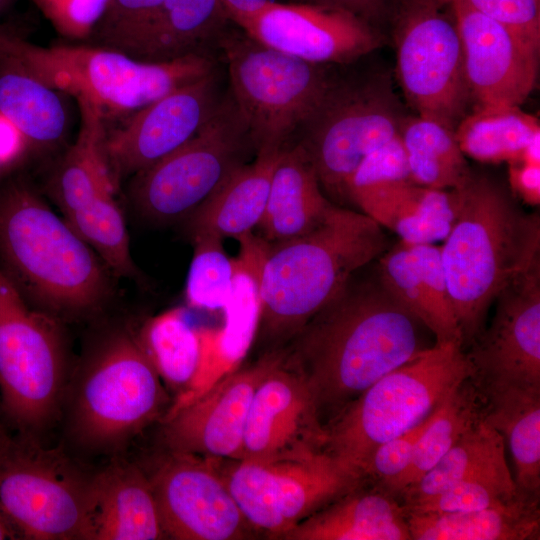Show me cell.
<instances>
[{
    "label": "cell",
    "instance_id": "484cf974",
    "mask_svg": "<svg viewBox=\"0 0 540 540\" xmlns=\"http://www.w3.org/2000/svg\"><path fill=\"white\" fill-rule=\"evenodd\" d=\"M349 202L408 244L444 240L456 218L459 189H435L398 181L350 195Z\"/></svg>",
    "mask_w": 540,
    "mask_h": 540
},
{
    "label": "cell",
    "instance_id": "b9f144b4",
    "mask_svg": "<svg viewBox=\"0 0 540 540\" xmlns=\"http://www.w3.org/2000/svg\"><path fill=\"white\" fill-rule=\"evenodd\" d=\"M406 244L410 249L426 295L441 325L444 342L462 344L442 265L440 247L429 243Z\"/></svg>",
    "mask_w": 540,
    "mask_h": 540
},
{
    "label": "cell",
    "instance_id": "681fc988",
    "mask_svg": "<svg viewBox=\"0 0 540 540\" xmlns=\"http://www.w3.org/2000/svg\"><path fill=\"white\" fill-rule=\"evenodd\" d=\"M347 10L374 27L384 13L386 0H313Z\"/></svg>",
    "mask_w": 540,
    "mask_h": 540
},
{
    "label": "cell",
    "instance_id": "ab89813d",
    "mask_svg": "<svg viewBox=\"0 0 540 540\" xmlns=\"http://www.w3.org/2000/svg\"><path fill=\"white\" fill-rule=\"evenodd\" d=\"M190 236L193 256L185 284L187 304L205 311L222 310L232 288L233 257L227 255L224 239L216 234Z\"/></svg>",
    "mask_w": 540,
    "mask_h": 540
},
{
    "label": "cell",
    "instance_id": "4fadbf2b",
    "mask_svg": "<svg viewBox=\"0 0 540 540\" xmlns=\"http://www.w3.org/2000/svg\"><path fill=\"white\" fill-rule=\"evenodd\" d=\"M220 470L250 525L268 539L301 521L365 480L327 452L273 460H231Z\"/></svg>",
    "mask_w": 540,
    "mask_h": 540
},
{
    "label": "cell",
    "instance_id": "ffe728a7",
    "mask_svg": "<svg viewBox=\"0 0 540 540\" xmlns=\"http://www.w3.org/2000/svg\"><path fill=\"white\" fill-rule=\"evenodd\" d=\"M475 107L520 106L536 85L539 47L458 2H451Z\"/></svg>",
    "mask_w": 540,
    "mask_h": 540
},
{
    "label": "cell",
    "instance_id": "d590c367",
    "mask_svg": "<svg viewBox=\"0 0 540 540\" xmlns=\"http://www.w3.org/2000/svg\"><path fill=\"white\" fill-rule=\"evenodd\" d=\"M484 416V398L471 377H468L445 399L419 438L410 465L389 492L398 498Z\"/></svg>",
    "mask_w": 540,
    "mask_h": 540
},
{
    "label": "cell",
    "instance_id": "f35d334b",
    "mask_svg": "<svg viewBox=\"0 0 540 540\" xmlns=\"http://www.w3.org/2000/svg\"><path fill=\"white\" fill-rule=\"evenodd\" d=\"M521 493L506 460L477 471L441 493L404 506L406 513H456L504 504Z\"/></svg>",
    "mask_w": 540,
    "mask_h": 540
},
{
    "label": "cell",
    "instance_id": "11a10c76",
    "mask_svg": "<svg viewBox=\"0 0 540 540\" xmlns=\"http://www.w3.org/2000/svg\"><path fill=\"white\" fill-rule=\"evenodd\" d=\"M16 539L14 533L0 516V540Z\"/></svg>",
    "mask_w": 540,
    "mask_h": 540
},
{
    "label": "cell",
    "instance_id": "9c48e42d",
    "mask_svg": "<svg viewBox=\"0 0 540 540\" xmlns=\"http://www.w3.org/2000/svg\"><path fill=\"white\" fill-rule=\"evenodd\" d=\"M68 375L60 319L31 306L0 270V402L9 426L37 437L54 424Z\"/></svg>",
    "mask_w": 540,
    "mask_h": 540
},
{
    "label": "cell",
    "instance_id": "f5cc1de1",
    "mask_svg": "<svg viewBox=\"0 0 540 540\" xmlns=\"http://www.w3.org/2000/svg\"><path fill=\"white\" fill-rule=\"evenodd\" d=\"M519 161L532 165H540V132L534 135L527 143Z\"/></svg>",
    "mask_w": 540,
    "mask_h": 540
},
{
    "label": "cell",
    "instance_id": "1f68e13d",
    "mask_svg": "<svg viewBox=\"0 0 540 540\" xmlns=\"http://www.w3.org/2000/svg\"><path fill=\"white\" fill-rule=\"evenodd\" d=\"M80 129L50 183L53 199L66 216L87 205L99 194L116 187L110 177L103 145L105 116L96 106L77 100Z\"/></svg>",
    "mask_w": 540,
    "mask_h": 540
},
{
    "label": "cell",
    "instance_id": "603a6c76",
    "mask_svg": "<svg viewBox=\"0 0 540 540\" xmlns=\"http://www.w3.org/2000/svg\"><path fill=\"white\" fill-rule=\"evenodd\" d=\"M236 240L239 251L233 257L232 288L222 309V327H201L203 390L243 363L257 335L261 315V274L270 243L253 231Z\"/></svg>",
    "mask_w": 540,
    "mask_h": 540
},
{
    "label": "cell",
    "instance_id": "60d3db41",
    "mask_svg": "<svg viewBox=\"0 0 540 540\" xmlns=\"http://www.w3.org/2000/svg\"><path fill=\"white\" fill-rule=\"evenodd\" d=\"M382 285L435 336L444 343L443 331L426 295L408 245L402 241L378 258Z\"/></svg>",
    "mask_w": 540,
    "mask_h": 540
},
{
    "label": "cell",
    "instance_id": "e0dca14e",
    "mask_svg": "<svg viewBox=\"0 0 540 540\" xmlns=\"http://www.w3.org/2000/svg\"><path fill=\"white\" fill-rule=\"evenodd\" d=\"M280 356V351L260 354L191 400L171 407L163 418L168 451L216 462L240 460L251 400Z\"/></svg>",
    "mask_w": 540,
    "mask_h": 540
},
{
    "label": "cell",
    "instance_id": "836d02e7",
    "mask_svg": "<svg viewBox=\"0 0 540 540\" xmlns=\"http://www.w3.org/2000/svg\"><path fill=\"white\" fill-rule=\"evenodd\" d=\"M411 180L435 189H459L473 172L448 127L421 116L406 117L399 129Z\"/></svg>",
    "mask_w": 540,
    "mask_h": 540
},
{
    "label": "cell",
    "instance_id": "ac0fdd59",
    "mask_svg": "<svg viewBox=\"0 0 540 540\" xmlns=\"http://www.w3.org/2000/svg\"><path fill=\"white\" fill-rule=\"evenodd\" d=\"M489 328L465 349L478 388H540V258L495 299Z\"/></svg>",
    "mask_w": 540,
    "mask_h": 540
},
{
    "label": "cell",
    "instance_id": "c3c4849f",
    "mask_svg": "<svg viewBox=\"0 0 540 540\" xmlns=\"http://www.w3.org/2000/svg\"><path fill=\"white\" fill-rule=\"evenodd\" d=\"M508 180L511 191L524 203L531 206L540 204V165L522 161L508 163Z\"/></svg>",
    "mask_w": 540,
    "mask_h": 540
},
{
    "label": "cell",
    "instance_id": "5b68a950",
    "mask_svg": "<svg viewBox=\"0 0 540 540\" xmlns=\"http://www.w3.org/2000/svg\"><path fill=\"white\" fill-rule=\"evenodd\" d=\"M169 394L136 335L101 338L69 377L63 411L72 440L85 450L114 453L168 412Z\"/></svg>",
    "mask_w": 540,
    "mask_h": 540
},
{
    "label": "cell",
    "instance_id": "e575fe53",
    "mask_svg": "<svg viewBox=\"0 0 540 540\" xmlns=\"http://www.w3.org/2000/svg\"><path fill=\"white\" fill-rule=\"evenodd\" d=\"M454 132L464 155L485 163H509L520 159L527 143L540 132V124L520 106L474 107Z\"/></svg>",
    "mask_w": 540,
    "mask_h": 540
},
{
    "label": "cell",
    "instance_id": "7402d4cb",
    "mask_svg": "<svg viewBox=\"0 0 540 540\" xmlns=\"http://www.w3.org/2000/svg\"><path fill=\"white\" fill-rule=\"evenodd\" d=\"M233 24L221 0H164L106 47L144 62L190 55L219 59L221 41Z\"/></svg>",
    "mask_w": 540,
    "mask_h": 540
},
{
    "label": "cell",
    "instance_id": "7bdbcfd3",
    "mask_svg": "<svg viewBox=\"0 0 540 540\" xmlns=\"http://www.w3.org/2000/svg\"><path fill=\"white\" fill-rule=\"evenodd\" d=\"M437 411L407 432L379 444L363 465L362 478L389 491L410 465L416 444Z\"/></svg>",
    "mask_w": 540,
    "mask_h": 540
},
{
    "label": "cell",
    "instance_id": "5bb4252c",
    "mask_svg": "<svg viewBox=\"0 0 540 540\" xmlns=\"http://www.w3.org/2000/svg\"><path fill=\"white\" fill-rule=\"evenodd\" d=\"M440 10L402 5L395 29L396 74L418 116L455 131L471 97L456 21Z\"/></svg>",
    "mask_w": 540,
    "mask_h": 540
},
{
    "label": "cell",
    "instance_id": "44dd1931",
    "mask_svg": "<svg viewBox=\"0 0 540 540\" xmlns=\"http://www.w3.org/2000/svg\"><path fill=\"white\" fill-rule=\"evenodd\" d=\"M281 352V351H280ZM326 429L303 379L279 360L251 400L242 458L273 460L323 451Z\"/></svg>",
    "mask_w": 540,
    "mask_h": 540
},
{
    "label": "cell",
    "instance_id": "9f6ffc18",
    "mask_svg": "<svg viewBox=\"0 0 540 540\" xmlns=\"http://www.w3.org/2000/svg\"><path fill=\"white\" fill-rule=\"evenodd\" d=\"M15 0H0V17L11 7Z\"/></svg>",
    "mask_w": 540,
    "mask_h": 540
},
{
    "label": "cell",
    "instance_id": "9a60e30c",
    "mask_svg": "<svg viewBox=\"0 0 540 540\" xmlns=\"http://www.w3.org/2000/svg\"><path fill=\"white\" fill-rule=\"evenodd\" d=\"M227 87L225 69L219 64L106 131L103 150L115 187L191 139L217 111Z\"/></svg>",
    "mask_w": 540,
    "mask_h": 540
},
{
    "label": "cell",
    "instance_id": "6da1fadb",
    "mask_svg": "<svg viewBox=\"0 0 540 540\" xmlns=\"http://www.w3.org/2000/svg\"><path fill=\"white\" fill-rule=\"evenodd\" d=\"M424 326L376 281H356L279 351L305 382L324 427L368 387L422 350Z\"/></svg>",
    "mask_w": 540,
    "mask_h": 540
},
{
    "label": "cell",
    "instance_id": "f546056e",
    "mask_svg": "<svg viewBox=\"0 0 540 540\" xmlns=\"http://www.w3.org/2000/svg\"><path fill=\"white\" fill-rule=\"evenodd\" d=\"M540 497L523 494L490 508L406 513L411 540H531L540 537Z\"/></svg>",
    "mask_w": 540,
    "mask_h": 540
},
{
    "label": "cell",
    "instance_id": "3957f363",
    "mask_svg": "<svg viewBox=\"0 0 540 540\" xmlns=\"http://www.w3.org/2000/svg\"><path fill=\"white\" fill-rule=\"evenodd\" d=\"M454 223L440 247L465 350L484 330L499 293L540 258V217L524 212L485 175L461 188Z\"/></svg>",
    "mask_w": 540,
    "mask_h": 540
},
{
    "label": "cell",
    "instance_id": "ba28073f",
    "mask_svg": "<svg viewBox=\"0 0 540 540\" xmlns=\"http://www.w3.org/2000/svg\"><path fill=\"white\" fill-rule=\"evenodd\" d=\"M219 59L256 153L292 144L337 76L331 65L309 63L267 47L235 24L221 41Z\"/></svg>",
    "mask_w": 540,
    "mask_h": 540
},
{
    "label": "cell",
    "instance_id": "f6af8a7d",
    "mask_svg": "<svg viewBox=\"0 0 540 540\" xmlns=\"http://www.w3.org/2000/svg\"><path fill=\"white\" fill-rule=\"evenodd\" d=\"M407 180L412 181L405 150L398 133L368 154L356 168L347 183L348 202L350 195L355 192Z\"/></svg>",
    "mask_w": 540,
    "mask_h": 540
},
{
    "label": "cell",
    "instance_id": "8fae6325",
    "mask_svg": "<svg viewBox=\"0 0 540 540\" xmlns=\"http://www.w3.org/2000/svg\"><path fill=\"white\" fill-rule=\"evenodd\" d=\"M404 118L387 73L337 75L293 143L307 152L325 195L344 204L356 168L399 133Z\"/></svg>",
    "mask_w": 540,
    "mask_h": 540
},
{
    "label": "cell",
    "instance_id": "7c38bea8",
    "mask_svg": "<svg viewBox=\"0 0 540 540\" xmlns=\"http://www.w3.org/2000/svg\"><path fill=\"white\" fill-rule=\"evenodd\" d=\"M255 155L248 125L227 87L217 111L191 139L131 177L130 199L153 222L186 219Z\"/></svg>",
    "mask_w": 540,
    "mask_h": 540
},
{
    "label": "cell",
    "instance_id": "2e32d148",
    "mask_svg": "<svg viewBox=\"0 0 540 540\" xmlns=\"http://www.w3.org/2000/svg\"><path fill=\"white\" fill-rule=\"evenodd\" d=\"M148 477L167 539L255 536L257 531L240 510L216 461L168 451Z\"/></svg>",
    "mask_w": 540,
    "mask_h": 540
},
{
    "label": "cell",
    "instance_id": "7a4b0ae2",
    "mask_svg": "<svg viewBox=\"0 0 540 540\" xmlns=\"http://www.w3.org/2000/svg\"><path fill=\"white\" fill-rule=\"evenodd\" d=\"M382 227L335 205L311 231L270 243L261 274V315L254 344L281 350L356 274L386 251Z\"/></svg>",
    "mask_w": 540,
    "mask_h": 540
},
{
    "label": "cell",
    "instance_id": "d4e9b609",
    "mask_svg": "<svg viewBox=\"0 0 540 540\" xmlns=\"http://www.w3.org/2000/svg\"><path fill=\"white\" fill-rule=\"evenodd\" d=\"M275 540H411V536L402 502L364 481Z\"/></svg>",
    "mask_w": 540,
    "mask_h": 540
},
{
    "label": "cell",
    "instance_id": "f1b7e54d",
    "mask_svg": "<svg viewBox=\"0 0 540 540\" xmlns=\"http://www.w3.org/2000/svg\"><path fill=\"white\" fill-rule=\"evenodd\" d=\"M136 337L165 387L176 396L171 407L202 392L201 327L191 324L185 308L174 307L149 318Z\"/></svg>",
    "mask_w": 540,
    "mask_h": 540
},
{
    "label": "cell",
    "instance_id": "74e56055",
    "mask_svg": "<svg viewBox=\"0 0 540 540\" xmlns=\"http://www.w3.org/2000/svg\"><path fill=\"white\" fill-rule=\"evenodd\" d=\"M114 194L113 191L101 193L64 219L114 276L134 278L138 270L131 256L125 219Z\"/></svg>",
    "mask_w": 540,
    "mask_h": 540
},
{
    "label": "cell",
    "instance_id": "52a82bcc",
    "mask_svg": "<svg viewBox=\"0 0 540 540\" xmlns=\"http://www.w3.org/2000/svg\"><path fill=\"white\" fill-rule=\"evenodd\" d=\"M471 375L461 343L435 342L378 379L332 419L325 426L324 451L363 479L362 467L379 444L425 421Z\"/></svg>",
    "mask_w": 540,
    "mask_h": 540
},
{
    "label": "cell",
    "instance_id": "4316f807",
    "mask_svg": "<svg viewBox=\"0 0 540 540\" xmlns=\"http://www.w3.org/2000/svg\"><path fill=\"white\" fill-rule=\"evenodd\" d=\"M334 206L307 152L292 143L281 151L274 168L258 235L268 243L303 235L320 225Z\"/></svg>",
    "mask_w": 540,
    "mask_h": 540
},
{
    "label": "cell",
    "instance_id": "db71d44e",
    "mask_svg": "<svg viewBox=\"0 0 540 540\" xmlns=\"http://www.w3.org/2000/svg\"><path fill=\"white\" fill-rule=\"evenodd\" d=\"M451 0H402L404 6H418L441 9L444 5L450 4Z\"/></svg>",
    "mask_w": 540,
    "mask_h": 540
},
{
    "label": "cell",
    "instance_id": "8992f818",
    "mask_svg": "<svg viewBox=\"0 0 540 540\" xmlns=\"http://www.w3.org/2000/svg\"><path fill=\"white\" fill-rule=\"evenodd\" d=\"M0 59L15 63L59 92L96 106L105 117L129 115L220 64L218 58L203 55L154 63L99 45L40 46L2 27Z\"/></svg>",
    "mask_w": 540,
    "mask_h": 540
},
{
    "label": "cell",
    "instance_id": "277c9868",
    "mask_svg": "<svg viewBox=\"0 0 540 540\" xmlns=\"http://www.w3.org/2000/svg\"><path fill=\"white\" fill-rule=\"evenodd\" d=\"M0 270L31 306L60 320L95 313L112 293L106 264L21 183L0 193Z\"/></svg>",
    "mask_w": 540,
    "mask_h": 540
},
{
    "label": "cell",
    "instance_id": "4dcf8cb0",
    "mask_svg": "<svg viewBox=\"0 0 540 540\" xmlns=\"http://www.w3.org/2000/svg\"><path fill=\"white\" fill-rule=\"evenodd\" d=\"M478 390L485 402V419L508 439L519 492L540 497V388Z\"/></svg>",
    "mask_w": 540,
    "mask_h": 540
},
{
    "label": "cell",
    "instance_id": "cb8c5ba5",
    "mask_svg": "<svg viewBox=\"0 0 540 540\" xmlns=\"http://www.w3.org/2000/svg\"><path fill=\"white\" fill-rule=\"evenodd\" d=\"M167 539L148 474L114 460L92 475L86 540Z\"/></svg>",
    "mask_w": 540,
    "mask_h": 540
},
{
    "label": "cell",
    "instance_id": "ee69618b",
    "mask_svg": "<svg viewBox=\"0 0 540 540\" xmlns=\"http://www.w3.org/2000/svg\"><path fill=\"white\" fill-rule=\"evenodd\" d=\"M67 41L91 38L101 21L109 0H29Z\"/></svg>",
    "mask_w": 540,
    "mask_h": 540
},
{
    "label": "cell",
    "instance_id": "816d5d0a",
    "mask_svg": "<svg viewBox=\"0 0 540 540\" xmlns=\"http://www.w3.org/2000/svg\"><path fill=\"white\" fill-rule=\"evenodd\" d=\"M269 1L270 0H221L226 12L234 24L256 12Z\"/></svg>",
    "mask_w": 540,
    "mask_h": 540
},
{
    "label": "cell",
    "instance_id": "7dc6e473",
    "mask_svg": "<svg viewBox=\"0 0 540 540\" xmlns=\"http://www.w3.org/2000/svg\"><path fill=\"white\" fill-rule=\"evenodd\" d=\"M164 0H109L91 38L106 47L146 18Z\"/></svg>",
    "mask_w": 540,
    "mask_h": 540
},
{
    "label": "cell",
    "instance_id": "6f0895ef",
    "mask_svg": "<svg viewBox=\"0 0 540 540\" xmlns=\"http://www.w3.org/2000/svg\"><path fill=\"white\" fill-rule=\"evenodd\" d=\"M4 420H5V418H4V415H3V412H2L1 402H0V438L2 437L4 432L8 429V427L4 423Z\"/></svg>",
    "mask_w": 540,
    "mask_h": 540
},
{
    "label": "cell",
    "instance_id": "680465c9",
    "mask_svg": "<svg viewBox=\"0 0 540 540\" xmlns=\"http://www.w3.org/2000/svg\"><path fill=\"white\" fill-rule=\"evenodd\" d=\"M309 2H313V0H309Z\"/></svg>",
    "mask_w": 540,
    "mask_h": 540
},
{
    "label": "cell",
    "instance_id": "83f0119b",
    "mask_svg": "<svg viewBox=\"0 0 540 540\" xmlns=\"http://www.w3.org/2000/svg\"><path fill=\"white\" fill-rule=\"evenodd\" d=\"M282 150L258 152L238 168L185 219L189 234L204 232L236 239L253 231L263 216Z\"/></svg>",
    "mask_w": 540,
    "mask_h": 540
},
{
    "label": "cell",
    "instance_id": "d6a6232c",
    "mask_svg": "<svg viewBox=\"0 0 540 540\" xmlns=\"http://www.w3.org/2000/svg\"><path fill=\"white\" fill-rule=\"evenodd\" d=\"M0 114L25 143L37 148H52L67 133L68 115L59 91L5 59H0Z\"/></svg>",
    "mask_w": 540,
    "mask_h": 540
},
{
    "label": "cell",
    "instance_id": "d6986e66",
    "mask_svg": "<svg viewBox=\"0 0 540 540\" xmlns=\"http://www.w3.org/2000/svg\"><path fill=\"white\" fill-rule=\"evenodd\" d=\"M261 44L320 64H349L379 48L381 36L369 23L335 6L270 0L237 22Z\"/></svg>",
    "mask_w": 540,
    "mask_h": 540
},
{
    "label": "cell",
    "instance_id": "30bf717a",
    "mask_svg": "<svg viewBox=\"0 0 540 540\" xmlns=\"http://www.w3.org/2000/svg\"><path fill=\"white\" fill-rule=\"evenodd\" d=\"M37 440L0 438V516L16 539L86 540L92 476Z\"/></svg>",
    "mask_w": 540,
    "mask_h": 540
},
{
    "label": "cell",
    "instance_id": "8d00e7d4",
    "mask_svg": "<svg viewBox=\"0 0 540 540\" xmlns=\"http://www.w3.org/2000/svg\"><path fill=\"white\" fill-rule=\"evenodd\" d=\"M503 460H506L503 435L484 416L398 498L404 506L414 504Z\"/></svg>",
    "mask_w": 540,
    "mask_h": 540
},
{
    "label": "cell",
    "instance_id": "f907efd6",
    "mask_svg": "<svg viewBox=\"0 0 540 540\" xmlns=\"http://www.w3.org/2000/svg\"><path fill=\"white\" fill-rule=\"evenodd\" d=\"M25 141L19 131L0 114V164L19 155Z\"/></svg>",
    "mask_w": 540,
    "mask_h": 540
},
{
    "label": "cell",
    "instance_id": "bcb514c9",
    "mask_svg": "<svg viewBox=\"0 0 540 540\" xmlns=\"http://www.w3.org/2000/svg\"><path fill=\"white\" fill-rule=\"evenodd\" d=\"M496 21L540 48V0H451Z\"/></svg>",
    "mask_w": 540,
    "mask_h": 540
}]
</instances>
